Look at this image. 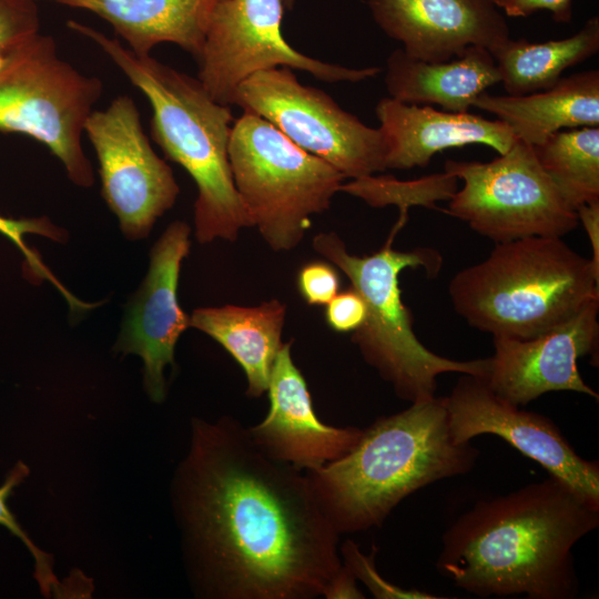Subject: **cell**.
Instances as JSON below:
<instances>
[{
    "mask_svg": "<svg viewBox=\"0 0 599 599\" xmlns=\"http://www.w3.org/2000/svg\"><path fill=\"white\" fill-rule=\"evenodd\" d=\"M172 504L202 598L313 599L343 565L306 474L267 456L232 417L192 420Z\"/></svg>",
    "mask_w": 599,
    "mask_h": 599,
    "instance_id": "1",
    "label": "cell"
},
{
    "mask_svg": "<svg viewBox=\"0 0 599 599\" xmlns=\"http://www.w3.org/2000/svg\"><path fill=\"white\" fill-rule=\"evenodd\" d=\"M599 526V509L548 478L478 500L443 535L439 573L480 598L572 599L573 546Z\"/></svg>",
    "mask_w": 599,
    "mask_h": 599,
    "instance_id": "2",
    "label": "cell"
},
{
    "mask_svg": "<svg viewBox=\"0 0 599 599\" xmlns=\"http://www.w3.org/2000/svg\"><path fill=\"white\" fill-rule=\"evenodd\" d=\"M479 455L451 439L443 397H435L377 418L346 455L305 474L335 530L354 534L382 526L418 489L469 473Z\"/></svg>",
    "mask_w": 599,
    "mask_h": 599,
    "instance_id": "3",
    "label": "cell"
},
{
    "mask_svg": "<svg viewBox=\"0 0 599 599\" xmlns=\"http://www.w3.org/2000/svg\"><path fill=\"white\" fill-rule=\"evenodd\" d=\"M67 27L94 42L149 100L153 140L196 184V240L235 241L243 229L252 227L230 165L234 122L230 105L215 102L197 78L150 54L139 55L118 39L79 21L69 20Z\"/></svg>",
    "mask_w": 599,
    "mask_h": 599,
    "instance_id": "4",
    "label": "cell"
},
{
    "mask_svg": "<svg viewBox=\"0 0 599 599\" xmlns=\"http://www.w3.org/2000/svg\"><path fill=\"white\" fill-rule=\"evenodd\" d=\"M454 309L493 337L527 339L599 300V270L557 236L496 243L449 282Z\"/></svg>",
    "mask_w": 599,
    "mask_h": 599,
    "instance_id": "5",
    "label": "cell"
},
{
    "mask_svg": "<svg viewBox=\"0 0 599 599\" xmlns=\"http://www.w3.org/2000/svg\"><path fill=\"white\" fill-rule=\"evenodd\" d=\"M397 231L394 227L386 244L369 255L351 254L333 232L317 234L313 247L346 275L365 302L366 318L352 336L364 361L392 385L398 398L417 403L436 397L437 377L444 373L484 377L487 358L450 359L429 351L417 338L410 309L402 300L399 275L407 267H424L436 274L441 257L426 247L394 250Z\"/></svg>",
    "mask_w": 599,
    "mask_h": 599,
    "instance_id": "6",
    "label": "cell"
},
{
    "mask_svg": "<svg viewBox=\"0 0 599 599\" xmlns=\"http://www.w3.org/2000/svg\"><path fill=\"white\" fill-rule=\"evenodd\" d=\"M229 159L252 226L276 252L302 242L312 216L329 209L345 180L329 163L246 111L233 122Z\"/></svg>",
    "mask_w": 599,
    "mask_h": 599,
    "instance_id": "7",
    "label": "cell"
},
{
    "mask_svg": "<svg viewBox=\"0 0 599 599\" xmlns=\"http://www.w3.org/2000/svg\"><path fill=\"white\" fill-rule=\"evenodd\" d=\"M102 92L100 79L63 60L53 38L39 32L9 53L0 70V131L41 142L75 185L89 187L94 176L81 140Z\"/></svg>",
    "mask_w": 599,
    "mask_h": 599,
    "instance_id": "8",
    "label": "cell"
},
{
    "mask_svg": "<svg viewBox=\"0 0 599 599\" xmlns=\"http://www.w3.org/2000/svg\"><path fill=\"white\" fill-rule=\"evenodd\" d=\"M444 170L463 181L445 212L495 243L562 237L579 224L577 211L525 142L516 140L490 162L447 160Z\"/></svg>",
    "mask_w": 599,
    "mask_h": 599,
    "instance_id": "9",
    "label": "cell"
},
{
    "mask_svg": "<svg viewBox=\"0 0 599 599\" xmlns=\"http://www.w3.org/2000/svg\"><path fill=\"white\" fill-rule=\"evenodd\" d=\"M232 104L265 119L345 179L386 170V143L380 129L364 124L324 91L302 84L290 68L253 74L238 85Z\"/></svg>",
    "mask_w": 599,
    "mask_h": 599,
    "instance_id": "10",
    "label": "cell"
},
{
    "mask_svg": "<svg viewBox=\"0 0 599 599\" xmlns=\"http://www.w3.org/2000/svg\"><path fill=\"white\" fill-rule=\"evenodd\" d=\"M282 0H220L212 11L197 80L217 103L231 105L238 85L274 68L309 72L329 82H359L382 72L379 67L347 68L323 62L291 47L282 34Z\"/></svg>",
    "mask_w": 599,
    "mask_h": 599,
    "instance_id": "11",
    "label": "cell"
},
{
    "mask_svg": "<svg viewBox=\"0 0 599 599\" xmlns=\"http://www.w3.org/2000/svg\"><path fill=\"white\" fill-rule=\"evenodd\" d=\"M99 162L101 194L129 240L146 237L175 203L180 187L170 165L152 149L134 100L118 95L84 124Z\"/></svg>",
    "mask_w": 599,
    "mask_h": 599,
    "instance_id": "12",
    "label": "cell"
},
{
    "mask_svg": "<svg viewBox=\"0 0 599 599\" xmlns=\"http://www.w3.org/2000/svg\"><path fill=\"white\" fill-rule=\"evenodd\" d=\"M443 402L456 444L496 435L599 509V463L580 457L550 418L519 409L495 394L484 377L469 374H461Z\"/></svg>",
    "mask_w": 599,
    "mask_h": 599,
    "instance_id": "13",
    "label": "cell"
},
{
    "mask_svg": "<svg viewBox=\"0 0 599 599\" xmlns=\"http://www.w3.org/2000/svg\"><path fill=\"white\" fill-rule=\"evenodd\" d=\"M190 226L171 223L150 253V266L139 290L129 301L115 349L143 361V383L149 397H166L164 370L174 365L179 337L190 327V316L177 301L182 261L190 251Z\"/></svg>",
    "mask_w": 599,
    "mask_h": 599,
    "instance_id": "14",
    "label": "cell"
},
{
    "mask_svg": "<svg viewBox=\"0 0 599 599\" xmlns=\"http://www.w3.org/2000/svg\"><path fill=\"white\" fill-rule=\"evenodd\" d=\"M599 300L561 325L527 339L493 337L484 379L491 390L520 406L549 392L570 390L598 399L582 379L577 362L597 355Z\"/></svg>",
    "mask_w": 599,
    "mask_h": 599,
    "instance_id": "15",
    "label": "cell"
},
{
    "mask_svg": "<svg viewBox=\"0 0 599 599\" xmlns=\"http://www.w3.org/2000/svg\"><path fill=\"white\" fill-rule=\"evenodd\" d=\"M291 348L292 343H283L274 361L266 392L270 399L267 415L247 428L254 443L267 456L306 471L346 455L359 440L363 429L335 427L319 420Z\"/></svg>",
    "mask_w": 599,
    "mask_h": 599,
    "instance_id": "16",
    "label": "cell"
},
{
    "mask_svg": "<svg viewBox=\"0 0 599 599\" xmlns=\"http://www.w3.org/2000/svg\"><path fill=\"white\" fill-rule=\"evenodd\" d=\"M377 26L410 57L448 61L468 47L490 52L509 39L491 0H367Z\"/></svg>",
    "mask_w": 599,
    "mask_h": 599,
    "instance_id": "17",
    "label": "cell"
},
{
    "mask_svg": "<svg viewBox=\"0 0 599 599\" xmlns=\"http://www.w3.org/2000/svg\"><path fill=\"white\" fill-rule=\"evenodd\" d=\"M375 113L386 143V169L425 167L437 152L474 143L502 154L517 140L499 120L408 104L390 97L378 101Z\"/></svg>",
    "mask_w": 599,
    "mask_h": 599,
    "instance_id": "18",
    "label": "cell"
},
{
    "mask_svg": "<svg viewBox=\"0 0 599 599\" xmlns=\"http://www.w3.org/2000/svg\"><path fill=\"white\" fill-rule=\"evenodd\" d=\"M500 83L491 52L478 45L441 62H426L402 48L386 61L385 84L389 97L408 104H437L449 112H469L476 99Z\"/></svg>",
    "mask_w": 599,
    "mask_h": 599,
    "instance_id": "19",
    "label": "cell"
},
{
    "mask_svg": "<svg viewBox=\"0 0 599 599\" xmlns=\"http://www.w3.org/2000/svg\"><path fill=\"white\" fill-rule=\"evenodd\" d=\"M473 108L496 115L517 140L536 146L562 129L599 126V72L561 77L551 88L524 95L484 92Z\"/></svg>",
    "mask_w": 599,
    "mask_h": 599,
    "instance_id": "20",
    "label": "cell"
},
{
    "mask_svg": "<svg viewBox=\"0 0 599 599\" xmlns=\"http://www.w3.org/2000/svg\"><path fill=\"white\" fill-rule=\"evenodd\" d=\"M90 11L105 20L139 55L163 42L196 60L212 11L220 0H47Z\"/></svg>",
    "mask_w": 599,
    "mask_h": 599,
    "instance_id": "21",
    "label": "cell"
},
{
    "mask_svg": "<svg viewBox=\"0 0 599 599\" xmlns=\"http://www.w3.org/2000/svg\"><path fill=\"white\" fill-rule=\"evenodd\" d=\"M286 315L278 300L257 306L224 305L193 311L190 326L223 346L242 367L246 395L258 398L267 392L274 361L281 349Z\"/></svg>",
    "mask_w": 599,
    "mask_h": 599,
    "instance_id": "22",
    "label": "cell"
},
{
    "mask_svg": "<svg viewBox=\"0 0 599 599\" xmlns=\"http://www.w3.org/2000/svg\"><path fill=\"white\" fill-rule=\"evenodd\" d=\"M598 51L599 19L592 17L571 37L541 43L509 38L491 54L507 94L524 95L551 88L566 69Z\"/></svg>",
    "mask_w": 599,
    "mask_h": 599,
    "instance_id": "23",
    "label": "cell"
},
{
    "mask_svg": "<svg viewBox=\"0 0 599 599\" xmlns=\"http://www.w3.org/2000/svg\"><path fill=\"white\" fill-rule=\"evenodd\" d=\"M532 148L571 207L599 201V126L558 131Z\"/></svg>",
    "mask_w": 599,
    "mask_h": 599,
    "instance_id": "24",
    "label": "cell"
},
{
    "mask_svg": "<svg viewBox=\"0 0 599 599\" xmlns=\"http://www.w3.org/2000/svg\"><path fill=\"white\" fill-rule=\"evenodd\" d=\"M457 181L456 176L447 172L414 181H400L389 175H367L343 183L339 192L359 197L374 207L397 205L400 209L397 225L402 226L410 205L434 207L435 201L449 200L457 191Z\"/></svg>",
    "mask_w": 599,
    "mask_h": 599,
    "instance_id": "25",
    "label": "cell"
},
{
    "mask_svg": "<svg viewBox=\"0 0 599 599\" xmlns=\"http://www.w3.org/2000/svg\"><path fill=\"white\" fill-rule=\"evenodd\" d=\"M0 233L9 238L22 253L30 274L38 280H48L64 296L68 304H72L75 297L70 294L44 266L37 253L26 243L27 234H37L54 241H64L65 232L53 225L48 219H9L0 215Z\"/></svg>",
    "mask_w": 599,
    "mask_h": 599,
    "instance_id": "26",
    "label": "cell"
},
{
    "mask_svg": "<svg viewBox=\"0 0 599 599\" xmlns=\"http://www.w3.org/2000/svg\"><path fill=\"white\" fill-rule=\"evenodd\" d=\"M29 475V468L19 461L7 476L4 483L0 486V526L6 527L12 535L18 537L34 559V576L43 595L50 596L58 591L62 586L52 571V560L50 556L39 549L21 528L14 515L8 507V499L13 489L20 485Z\"/></svg>",
    "mask_w": 599,
    "mask_h": 599,
    "instance_id": "27",
    "label": "cell"
},
{
    "mask_svg": "<svg viewBox=\"0 0 599 599\" xmlns=\"http://www.w3.org/2000/svg\"><path fill=\"white\" fill-rule=\"evenodd\" d=\"M375 552L365 555L358 545L347 539L341 547L339 554L343 565L354 575L356 580L362 581L374 598L377 599H438L443 597L429 592L405 589L387 581L379 575L375 566Z\"/></svg>",
    "mask_w": 599,
    "mask_h": 599,
    "instance_id": "28",
    "label": "cell"
},
{
    "mask_svg": "<svg viewBox=\"0 0 599 599\" xmlns=\"http://www.w3.org/2000/svg\"><path fill=\"white\" fill-rule=\"evenodd\" d=\"M37 1L0 0V53L9 54L40 31Z\"/></svg>",
    "mask_w": 599,
    "mask_h": 599,
    "instance_id": "29",
    "label": "cell"
},
{
    "mask_svg": "<svg viewBox=\"0 0 599 599\" xmlns=\"http://www.w3.org/2000/svg\"><path fill=\"white\" fill-rule=\"evenodd\" d=\"M297 290L309 305H326L338 292L341 278L331 262L312 261L297 273Z\"/></svg>",
    "mask_w": 599,
    "mask_h": 599,
    "instance_id": "30",
    "label": "cell"
},
{
    "mask_svg": "<svg viewBox=\"0 0 599 599\" xmlns=\"http://www.w3.org/2000/svg\"><path fill=\"white\" fill-rule=\"evenodd\" d=\"M324 315L332 329L339 333L355 332L366 318V305L361 294L349 286L326 304Z\"/></svg>",
    "mask_w": 599,
    "mask_h": 599,
    "instance_id": "31",
    "label": "cell"
},
{
    "mask_svg": "<svg viewBox=\"0 0 599 599\" xmlns=\"http://www.w3.org/2000/svg\"><path fill=\"white\" fill-rule=\"evenodd\" d=\"M542 9L549 10L558 22L571 19V0H510L502 8L508 17H527Z\"/></svg>",
    "mask_w": 599,
    "mask_h": 599,
    "instance_id": "32",
    "label": "cell"
},
{
    "mask_svg": "<svg viewBox=\"0 0 599 599\" xmlns=\"http://www.w3.org/2000/svg\"><path fill=\"white\" fill-rule=\"evenodd\" d=\"M356 581L351 570L342 565L326 585L323 597L327 599H363L365 596L357 587Z\"/></svg>",
    "mask_w": 599,
    "mask_h": 599,
    "instance_id": "33",
    "label": "cell"
},
{
    "mask_svg": "<svg viewBox=\"0 0 599 599\" xmlns=\"http://www.w3.org/2000/svg\"><path fill=\"white\" fill-rule=\"evenodd\" d=\"M577 214L590 240L592 248L590 260L595 267L599 270V201L580 206Z\"/></svg>",
    "mask_w": 599,
    "mask_h": 599,
    "instance_id": "34",
    "label": "cell"
},
{
    "mask_svg": "<svg viewBox=\"0 0 599 599\" xmlns=\"http://www.w3.org/2000/svg\"><path fill=\"white\" fill-rule=\"evenodd\" d=\"M282 1H283V4H284V8L286 10H292L293 9L295 0H282Z\"/></svg>",
    "mask_w": 599,
    "mask_h": 599,
    "instance_id": "35",
    "label": "cell"
},
{
    "mask_svg": "<svg viewBox=\"0 0 599 599\" xmlns=\"http://www.w3.org/2000/svg\"><path fill=\"white\" fill-rule=\"evenodd\" d=\"M510 0H493L496 7L502 9Z\"/></svg>",
    "mask_w": 599,
    "mask_h": 599,
    "instance_id": "36",
    "label": "cell"
},
{
    "mask_svg": "<svg viewBox=\"0 0 599 599\" xmlns=\"http://www.w3.org/2000/svg\"><path fill=\"white\" fill-rule=\"evenodd\" d=\"M7 58H8V54H2L0 53V70L4 67L6 62H7Z\"/></svg>",
    "mask_w": 599,
    "mask_h": 599,
    "instance_id": "37",
    "label": "cell"
},
{
    "mask_svg": "<svg viewBox=\"0 0 599 599\" xmlns=\"http://www.w3.org/2000/svg\"><path fill=\"white\" fill-rule=\"evenodd\" d=\"M33 1H38V0H33Z\"/></svg>",
    "mask_w": 599,
    "mask_h": 599,
    "instance_id": "38",
    "label": "cell"
},
{
    "mask_svg": "<svg viewBox=\"0 0 599 599\" xmlns=\"http://www.w3.org/2000/svg\"><path fill=\"white\" fill-rule=\"evenodd\" d=\"M493 1V0H491Z\"/></svg>",
    "mask_w": 599,
    "mask_h": 599,
    "instance_id": "39",
    "label": "cell"
}]
</instances>
